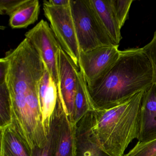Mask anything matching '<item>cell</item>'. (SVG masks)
Here are the masks:
<instances>
[{"mask_svg": "<svg viewBox=\"0 0 156 156\" xmlns=\"http://www.w3.org/2000/svg\"><path fill=\"white\" fill-rule=\"evenodd\" d=\"M142 48L153 65L156 77V30L151 41Z\"/></svg>", "mask_w": 156, "mask_h": 156, "instance_id": "21", "label": "cell"}, {"mask_svg": "<svg viewBox=\"0 0 156 156\" xmlns=\"http://www.w3.org/2000/svg\"><path fill=\"white\" fill-rule=\"evenodd\" d=\"M63 111L62 104L60 99H58L47 135L46 143L42 147H35L32 149V156H54L60 133V123Z\"/></svg>", "mask_w": 156, "mask_h": 156, "instance_id": "13", "label": "cell"}, {"mask_svg": "<svg viewBox=\"0 0 156 156\" xmlns=\"http://www.w3.org/2000/svg\"><path fill=\"white\" fill-rule=\"evenodd\" d=\"M8 67V61L7 58L4 57L0 60V85L5 82L6 73Z\"/></svg>", "mask_w": 156, "mask_h": 156, "instance_id": "22", "label": "cell"}, {"mask_svg": "<svg viewBox=\"0 0 156 156\" xmlns=\"http://www.w3.org/2000/svg\"><path fill=\"white\" fill-rule=\"evenodd\" d=\"M44 15L62 49L80 69V49L77 40L75 25L71 4L66 7H57L43 2Z\"/></svg>", "mask_w": 156, "mask_h": 156, "instance_id": "4", "label": "cell"}, {"mask_svg": "<svg viewBox=\"0 0 156 156\" xmlns=\"http://www.w3.org/2000/svg\"><path fill=\"white\" fill-rule=\"evenodd\" d=\"M118 47L103 46L85 52H80V70L88 88L103 77L116 62L120 54Z\"/></svg>", "mask_w": 156, "mask_h": 156, "instance_id": "6", "label": "cell"}, {"mask_svg": "<svg viewBox=\"0 0 156 156\" xmlns=\"http://www.w3.org/2000/svg\"><path fill=\"white\" fill-rule=\"evenodd\" d=\"M156 155V139L147 141H138L135 147L124 156H155Z\"/></svg>", "mask_w": 156, "mask_h": 156, "instance_id": "19", "label": "cell"}, {"mask_svg": "<svg viewBox=\"0 0 156 156\" xmlns=\"http://www.w3.org/2000/svg\"></svg>", "mask_w": 156, "mask_h": 156, "instance_id": "24", "label": "cell"}, {"mask_svg": "<svg viewBox=\"0 0 156 156\" xmlns=\"http://www.w3.org/2000/svg\"><path fill=\"white\" fill-rule=\"evenodd\" d=\"M156 139V83L144 91L141 100L138 140L147 142Z\"/></svg>", "mask_w": 156, "mask_h": 156, "instance_id": "9", "label": "cell"}, {"mask_svg": "<svg viewBox=\"0 0 156 156\" xmlns=\"http://www.w3.org/2000/svg\"><path fill=\"white\" fill-rule=\"evenodd\" d=\"M133 2V0H111L114 12L121 28L128 19L129 12Z\"/></svg>", "mask_w": 156, "mask_h": 156, "instance_id": "18", "label": "cell"}, {"mask_svg": "<svg viewBox=\"0 0 156 156\" xmlns=\"http://www.w3.org/2000/svg\"><path fill=\"white\" fill-rule=\"evenodd\" d=\"M12 123L11 102L6 82L0 85V128Z\"/></svg>", "mask_w": 156, "mask_h": 156, "instance_id": "17", "label": "cell"}, {"mask_svg": "<svg viewBox=\"0 0 156 156\" xmlns=\"http://www.w3.org/2000/svg\"><path fill=\"white\" fill-rule=\"evenodd\" d=\"M156 83L154 67L142 48L120 51L110 70L91 87L88 95L94 110L110 109Z\"/></svg>", "mask_w": 156, "mask_h": 156, "instance_id": "1", "label": "cell"}, {"mask_svg": "<svg viewBox=\"0 0 156 156\" xmlns=\"http://www.w3.org/2000/svg\"><path fill=\"white\" fill-rule=\"evenodd\" d=\"M1 130L0 156H32V149L12 124Z\"/></svg>", "mask_w": 156, "mask_h": 156, "instance_id": "11", "label": "cell"}, {"mask_svg": "<svg viewBox=\"0 0 156 156\" xmlns=\"http://www.w3.org/2000/svg\"><path fill=\"white\" fill-rule=\"evenodd\" d=\"M25 37L33 45L58 87L57 56L62 49L50 24L41 20L25 34Z\"/></svg>", "mask_w": 156, "mask_h": 156, "instance_id": "5", "label": "cell"}, {"mask_svg": "<svg viewBox=\"0 0 156 156\" xmlns=\"http://www.w3.org/2000/svg\"><path fill=\"white\" fill-rule=\"evenodd\" d=\"M77 87L75 99L73 124H76L86 114L94 110L88 95L87 84L80 69L77 70Z\"/></svg>", "mask_w": 156, "mask_h": 156, "instance_id": "16", "label": "cell"}, {"mask_svg": "<svg viewBox=\"0 0 156 156\" xmlns=\"http://www.w3.org/2000/svg\"><path fill=\"white\" fill-rule=\"evenodd\" d=\"M71 7L80 52L117 45L105 30L90 0H71Z\"/></svg>", "mask_w": 156, "mask_h": 156, "instance_id": "3", "label": "cell"}, {"mask_svg": "<svg viewBox=\"0 0 156 156\" xmlns=\"http://www.w3.org/2000/svg\"><path fill=\"white\" fill-rule=\"evenodd\" d=\"M145 90L113 108L92 111L94 134L99 145L110 156H124L129 144L138 138L140 106Z\"/></svg>", "mask_w": 156, "mask_h": 156, "instance_id": "2", "label": "cell"}, {"mask_svg": "<svg viewBox=\"0 0 156 156\" xmlns=\"http://www.w3.org/2000/svg\"><path fill=\"white\" fill-rule=\"evenodd\" d=\"M105 30L115 44L119 46L122 37L121 27L112 6L111 0H90Z\"/></svg>", "mask_w": 156, "mask_h": 156, "instance_id": "12", "label": "cell"}, {"mask_svg": "<svg viewBox=\"0 0 156 156\" xmlns=\"http://www.w3.org/2000/svg\"><path fill=\"white\" fill-rule=\"evenodd\" d=\"M57 65L59 99L65 113L73 124L78 68L62 49L57 54Z\"/></svg>", "mask_w": 156, "mask_h": 156, "instance_id": "7", "label": "cell"}, {"mask_svg": "<svg viewBox=\"0 0 156 156\" xmlns=\"http://www.w3.org/2000/svg\"><path fill=\"white\" fill-rule=\"evenodd\" d=\"M39 98L42 122L47 135L59 99V94L57 85L45 67L40 82Z\"/></svg>", "mask_w": 156, "mask_h": 156, "instance_id": "10", "label": "cell"}, {"mask_svg": "<svg viewBox=\"0 0 156 156\" xmlns=\"http://www.w3.org/2000/svg\"><path fill=\"white\" fill-rule=\"evenodd\" d=\"M92 111L75 124L74 156H111L102 148L94 134Z\"/></svg>", "mask_w": 156, "mask_h": 156, "instance_id": "8", "label": "cell"}, {"mask_svg": "<svg viewBox=\"0 0 156 156\" xmlns=\"http://www.w3.org/2000/svg\"><path fill=\"white\" fill-rule=\"evenodd\" d=\"M75 125L63 111L54 156H74Z\"/></svg>", "mask_w": 156, "mask_h": 156, "instance_id": "14", "label": "cell"}, {"mask_svg": "<svg viewBox=\"0 0 156 156\" xmlns=\"http://www.w3.org/2000/svg\"><path fill=\"white\" fill-rule=\"evenodd\" d=\"M47 1L51 5L57 7H66L71 4V0H50Z\"/></svg>", "mask_w": 156, "mask_h": 156, "instance_id": "23", "label": "cell"}, {"mask_svg": "<svg viewBox=\"0 0 156 156\" xmlns=\"http://www.w3.org/2000/svg\"><path fill=\"white\" fill-rule=\"evenodd\" d=\"M28 0H1L0 14L10 16Z\"/></svg>", "mask_w": 156, "mask_h": 156, "instance_id": "20", "label": "cell"}, {"mask_svg": "<svg viewBox=\"0 0 156 156\" xmlns=\"http://www.w3.org/2000/svg\"><path fill=\"white\" fill-rule=\"evenodd\" d=\"M38 0H28L10 16L9 23L12 29H24L38 20L40 12Z\"/></svg>", "mask_w": 156, "mask_h": 156, "instance_id": "15", "label": "cell"}]
</instances>
